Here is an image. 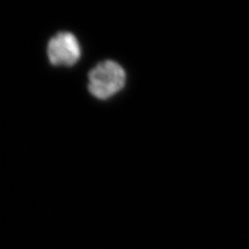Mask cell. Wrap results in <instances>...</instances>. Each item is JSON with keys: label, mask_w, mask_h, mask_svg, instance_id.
Segmentation results:
<instances>
[{"label": "cell", "mask_w": 249, "mask_h": 249, "mask_svg": "<svg viewBox=\"0 0 249 249\" xmlns=\"http://www.w3.org/2000/svg\"><path fill=\"white\" fill-rule=\"evenodd\" d=\"M88 77V89L99 100L113 97L124 88L126 81L124 69L112 60L99 63L89 71Z\"/></svg>", "instance_id": "6da1fadb"}, {"label": "cell", "mask_w": 249, "mask_h": 249, "mask_svg": "<svg viewBox=\"0 0 249 249\" xmlns=\"http://www.w3.org/2000/svg\"><path fill=\"white\" fill-rule=\"evenodd\" d=\"M47 56L53 66L72 67L81 57L80 43L71 33L60 32L49 40Z\"/></svg>", "instance_id": "7a4b0ae2"}]
</instances>
